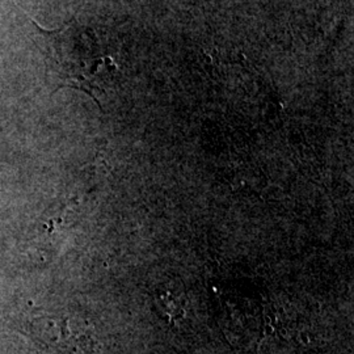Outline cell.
<instances>
[{
	"instance_id": "obj_1",
	"label": "cell",
	"mask_w": 354,
	"mask_h": 354,
	"mask_svg": "<svg viewBox=\"0 0 354 354\" xmlns=\"http://www.w3.org/2000/svg\"><path fill=\"white\" fill-rule=\"evenodd\" d=\"M33 24L38 29L48 73L58 83L57 88L82 89L100 105L99 95L104 93V73L108 71L109 66H113L112 59L97 57L88 33L82 32L75 23L55 30L39 28L35 21Z\"/></svg>"
}]
</instances>
